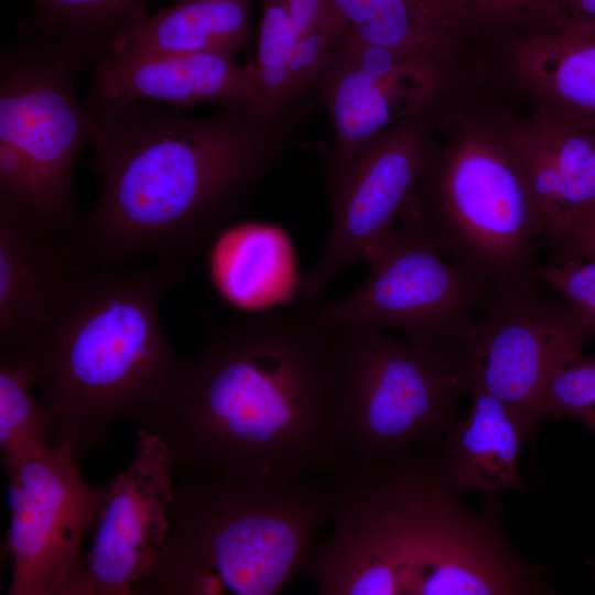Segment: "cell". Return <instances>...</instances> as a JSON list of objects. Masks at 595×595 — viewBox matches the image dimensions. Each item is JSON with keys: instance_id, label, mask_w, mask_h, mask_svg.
Instances as JSON below:
<instances>
[{"instance_id": "obj_15", "label": "cell", "mask_w": 595, "mask_h": 595, "mask_svg": "<svg viewBox=\"0 0 595 595\" xmlns=\"http://www.w3.org/2000/svg\"><path fill=\"white\" fill-rule=\"evenodd\" d=\"M94 63L85 101L93 117L137 101L172 108L214 105L237 111L248 109L256 98L252 64L241 65L235 56L107 54Z\"/></svg>"}, {"instance_id": "obj_3", "label": "cell", "mask_w": 595, "mask_h": 595, "mask_svg": "<svg viewBox=\"0 0 595 595\" xmlns=\"http://www.w3.org/2000/svg\"><path fill=\"white\" fill-rule=\"evenodd\" d=\"M112 264L85 273L24 346L51 419V446L69 444L79 463L116 420L143 424L161 411L184 364L164 336L159 304L185 273L162 263L143 270Z\"/></svg>"}, {"instance_id": "obj_27", "label": "cell", "mask_w": 595, "mask_h": 595, "mask_svg": "<svg viewBox=\"0 0 595 595\" xmlns=\"http://www.w3.org/2000/svg\"><path fill=\"white\" fill-rule=\"evenodd\" d=\"M340 30L342 23L328 6L324 18L293 47L285 68L282 95V107L285 113L299 99L311 91Z\"/></svg>"}, {"instance_id": "obj_20", "label": "cell", "mask_w": 595, "mask_h": 595, "mask_svg": "<svg viewBox=\"0 0 595 595\" xmlns=\"http://www.w3.org/2000/svg\"><path fill=\"white\" fill-rule=\"evenodd\" d=\"M466 419L450 429L445 473L459 491L489 498L506 488L524 489L517 462L522 443L533 440L524 420L505 402L472 389Z\"/></svg>"}, {"instance_id": "obj_5", "label": "cell", "mask_w": 595, "mask_h": 595, "mask_svg": "<svg viewBox=\"0 0 595 595\" xmlns=\"http://www.w3.org/2000/svg\"><path fill=\"white\" fill-rule=\"evenodd\" d=\"M432 112L433 145L401 214L461 268L495 285H532L543 223L490 90L456 77Z\"/></svg>"}, {"instance_id": "obj_30", "label": "cell", "mask_w": 595, "mask_h": 595, "mask_svg": "<svg viewBox=\"0 0 595 595\" xmlns=\"http://www.w3.org/2000/svg\"><path fill=\"white\" fill-rule=\"evenodd\" d=\"M545 29H595V0H537Z\"/></svg>"}, {"instance_id": "obj_11", "label": "cell", "mask_w": 595, "mask_h": 595, "mask_svg": "<svg viewBox=\"0 0 595 595\" xmlns=\"http://www.w3.org/2000/svg\"><path fill=\"white\" fill-rule=\"evenodd\" d=\"M486 306L459 345L465 391L482 389L505 402L533 437L551 376L582 356L595 328L566 302L538 294L533 284H494Z\"/></svg>"}, {"instance_id": "obj_2", "label": "cell", "mask_w": 595, "mask_h": 595, "mask_svg": "<svg viewBox=\"0 0 595 595\" xmlns=\"http://www.w3.org/2000/svg\"><path fill=\"white\" fill-rule=\"evenodd\" d=\"M94 119L101 192L77 241L104 262L153 255L184 273L273 163L282 121L259 125L246 110L190 117L149 101Z\"/></svg>"}, {"instance_id": "obj_31", "label": "cell", "mask_w": 595, "mask_h": 595, "mask_svg": "<svg viewBox=\"0 0 595 595\" xmlns=\"http://www.w3.org/2000/svg\"><path fill=\"white\" fill-rule=\"evenodd\" d=\"M591 260H594V261H595V258H594V259H591Z\"/></svg>"}, {"instance_id": "obj_8", "label": "cell", "mask_w": 595, "mask_h": 595, "mask_svg": "<svg viewBox=\"0 0 595 595\" xmlns=\"http://www.w3.org/2000/svg\"><path fill=\"white\" fill-rule=\"evenodd\" d=\"M399 219L370 258L367 280L340 300L312 304L316 317L334 329L391 327L420 344H465L490 281L446 261L412 218Z\"/></svg>"}, {"instance_id": "obj_9", "label": "cell", "mask_w": 595, "mask_h": 595, "mask_svg": "<svg viewBox=\"0 0 595 595\" xmlns=\"http://www.w3.org/2000/svg\"><path fill=\"white\" fill-rule=\"evenodd\" d=\"M11 519L8 595H86L83 540L104 495L80 476L69 444L3 456Z\"/></svg>"}, {"instance_id": "obj_16", "label": "cell", "mask_w": 595, "mask_h": 595, "mask_svg": "<svg viewBox=\"0 0 595 595\" xmlns=\"http://www.w3.org/2000/svg\"><path fill=\"white\" fill-rule=\"evenodd\" d=\"M487 87L549 240L576 210L595 201V132L563 123L522 102L526 109H521L517 100Z\"/></svg>"}, {"instance_id": "obj_12", "label": "cell", "mask_w": 595, "mask_h": 595, "mask_svg": "<svg viewBox=\"0 0 595 595\" xmlns=\"http://www.w3.org/2000/svg\"><path fill=\"white\" fill-rule=\"evenodd\" d=\"M459 68L367 43L342 30L312 86L343 163L389 126L432 109Z\"/></svg>"}, {"instance_id": "obj_6", "label": "cell", "mask_w": 595, "mask_h": 595, "mask_svg": "<svg viewBox=\"0 0 595 595\" xmlns=\"http://www.w3.org/2000/svg\"><path fill=\"white\" fill-rule=\"evenodd\" d=\"M0 55V205L40 234L77 235L73 175L95 119L76 90L88 56L19 24Z\"/></svg>"}, {"instance_id": "obj_24", "label": "cell", "mask_w": 595, "mask_h": 595, "mask_svg": "<svg viewBox=\"0 0 595 595\" xmlns=\"http://www.w3.org/2000/svg\"><path fill=\"white\" fill-rule=\"evenodd\" d=\"M34 386L36 374L28 348H1L0 446L3 456L51 446V419L42 401L33 397Z\"/></svg>"}, {"instance_id": "obj_25", "label": "cell", "mask_w": 595, "mask_h": 595, "mask_svg": "<svg viewBox=\"0 0 595 595\" xmlns=\"http://www.w3.org/2000/svg\"><path fill=\"white\" fill-rule=\"evenodd\" d=\"M474 47L544 28L537 0H451Z\"/></svg>"}, {"instance_id": "obj_4", "label": "cell", "mask_w": 595, "mask_h": 595, "mask_svg": "<svg viewBox=\"0 0 595 595\" xmlns=\"http://www.w3.org/2000/svg\"><path fill=\"white\" fill-rule=\"evenodd\" d=\"M333 513L325 477L184 478L167 538L133 595H274L309 571Z\"/></svg>"}, {"instance_id": "obj_17", "label": "cell", "mask_w": 595, "mask_h": 595, "mask_svg": "<svg viewBox=\"0 0 595 595\" xmlns=\"http://www.w3.org/2000/svg\"><path fill=\"white\" fill-rule=\"evenodd\" d=\"M53 239L0 213L1 348L31 343L85 274L79 272V242L66 246Z\"/></svg>"}, {"instance_id": "obj_28", "label": "cell", "mask_w": 595, "mask_h": 595, "mask_svg": "<svg viewBox=\"0 0 595 595\" xmlns=\"http://www.w3.org/2000/svg\"><path fill=\"white\" fill-rule=\"evenodd\" d=\"M534 277L558 291L564 301L595 328V261H566L541 266Z\"/></svg>"}, {"instance_id": "obj_21", "label": "cell", "mask_w": 595, "mask_h": 595, "mask_svg": "<svg viewBox=\"0 0 595 595\" xmlns=\"http://www.w3.org/2000/svg\"><path fill=\"white\" fill-rule=\"evenodd\" d=\"M213 240L210 275L219 293L234 305L260 304L282 283L289 250L277 228L244 224L220 230Z\"/></svg>"}, {"instance_id": "obj_23", "label": "cell", "mask_w": 595, "mask_h": 595, "mask_svg": "<svg viewBox=\"0 0 595 595\" xmlns=\"http://www.w3.org/2000/svg\"><path fill=\"white\" fill-rule=\"evenodd\" d=\"M20 22L30 31L72 45L96 61L115 33L150 0H32Z\"/></svg>"}, {"instance_id": "obj_14", "label": "cell", "mask_w": 595, "mask_h": 595, "mask_svg": "<svg viewBox=\"0 0 595 595\" xmlns=\"http://www.w3.org/2000/svg\"><path fill=\"white\" fill-rule=\"evenodd\" d=\"M479 76L496 90L595 132V29H532L482 48Z\"/></svg>"}, {"instance_id": "obj_29", "label": "cell", "mask_w": 595, "mask_h": 595, "mask_svg": "<svg viewBox=\"0 0 595 595\" xmlns=\"http://www.w3.org/2000/svg\"><path fill=\"white\" fill-rule=\"evenodd\" d=\"M552 263L595 258V201L576 210L548 240Z\"/></svg>"}, {"instance_id": "obj_7", "label": "cell", "mask_w": 595, "mask_h": 595, "mask_svg": "<svg viewBox=\"0 0 595 595\" xmlns=\"http://www.w3.org/2000/svg\"><path fill=\"white\" fill-rule=\"evenodd\" d=\"M455 343L420 344L382 329L345 331L340 426L353 462L375 464L450 431L465 392Z\"/></svg>"}, {"instance_id": "obj_26", "label": "cell", "mask_w": 595, "mask_h": 595, "mask_svg": "<svg viewBox=\"0 0 595 595\" xmlns=\"http://www.w3.org/2000/svg\"><path fill=\"white\" fill-rule=\"evenodd\" d=\"M544 414L575 418L595 433V356L559 367L550 378Z\"/></svg>"}, {"instance_id": "obj_19", "label": "cell", "mask_w": 595, "mask_h": 595, "mask_svg": "<svg viewBox=\"0 0 595 595\" xmlns=\"http://www.w3.org/2000/svg\"><path fill=\"white\" fill-rule=\"evenodd\" d=\"M360 40L463 68L473 44L451 0H328Z\"/></svg>"}, {"instance_id": "obj_10", "label": "cell", "mask_w": 595, "mask_h": 595, "mask_svg": "<svg viewBox=\"0 0 595 595\" xmlns=\"http://www.w3.org/2000/svg\"><path fill=\"white\" fill-rule=\"evenodd\" d=\"M432 109L389 126L348 161L329 165L331 231L320 259L294 280L292 305L316 303L338 272L369 262L393 230L433 145Z\"/></svg>"}, {"instance_id": "obj_13", "label": "cell", "mask_w": 595, "mask_h": 595, "mask_svg": "<svg viewBox=\"0 0 595 595\" xmlns=\"http://www.w3.org/2000/svg\"><path fill=\"white\" fill-rule=\"evenodd\" d=\"M174 465L161 436L140 428L131 465L104 485L86 562V595H133L171 530Z\"/></svg>"}, {"instance_id": "obj_1", "label": "cell", "mask_w": 595, "mask_h": 595, "mask_svg": "<svg viewBox=\"0 0 595 595\" xmlns=\"http://www.w3.org/2000/svg\"><path fill=\"white\" fill-rule=\"evenodd\" d=\"M345 331L311 305L218 326L141 424L208 475L327 477L351 463L340 426Z\"/></svg>"}, {"instance_id": "obj_22", "label": "cell", "mask_w": 595, "mask_h": 595, "mask_svg": "<svg viewBox=\"0 0 595 595\" xmlns=\"http://www.w3.org/2000/svg\"><path fill=\"white\" fill-rule=\"evenodd\" d=\"M261 3L255 62L251 63L257 93L246 112L256 123L272 125L286 115L282 95L290 54L324 18L328 0H261Z\"/></svg>"}, {"instance_id": "obj_18", "label": "cell", "mask_w": 595, "mask_h": 595, "mask_svg": "<svg viewBox=\"0 0 595 595\" xmlns=\"http://www.w3.org/2000/svg\"><path fill=\"white\" fill-rule=\"evenodd\" d=\"M256 1L174 0L154 13L143 8L115 33L99 57L197 53L235 56L250 48L256 40L250 21Z\"/></svg>"}]
</instances>
